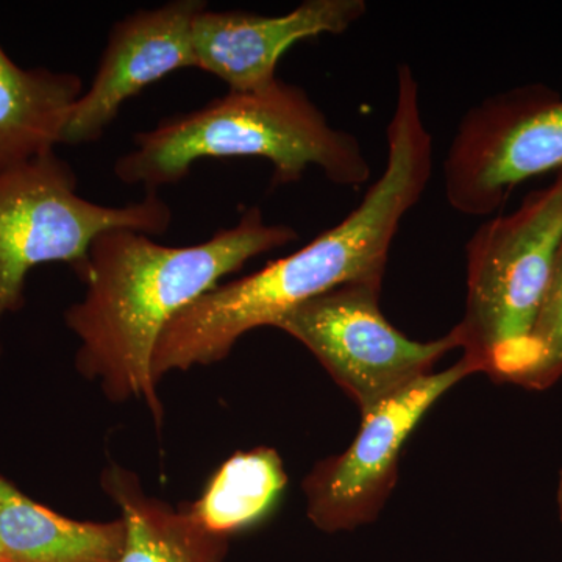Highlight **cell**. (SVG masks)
<instances>
[{
  "instance_id": "1",
  "label": "cell",
  "mask_w": 562,
  "mask_h": 562,
  "mask_svg": "<svg viewBox=\"0 0 562 562\" xmlns=\"http://www.w3.org/2000/svg\"><path fill=\"white\" fill-rule=\"evenodd\" d=\"M386 140L382 176L349 216L294 254L217 284L169 321L151 358L155 382L225 360L244 335L273 327L284 313L316 295L355 281H383L403 217L419 203L432 172V139L408 65L397 68Z\"/></svg>"
},
{
  "instance_id": "2",
  "label": "cell",
  "mask_w": 562,
  "mask_h": 562,
  "mask_svg": "<svg viewBox=\"0 0 562 562\" xmlns=\"http://www.w3.org/2000/svg\"><path fill=\"white\" fill-rule=\"evenodd\" d=\"M297 239L290 225L268 224L260 206L194 246H162L128 228L102 233L91 246L83 299L65 312L79 339L77 371L99 382L111 402L143 401L161 427L151 358L166 325L254 258Z\"/></svg>"
},
{
  "instance_id": "3",
  "label": "cell",
  "mask_w": 562,
  "mask_h": 562,
  "mask_svg": "<svg viewBox=\"0 0 562 562\" xmlns=\"http://www.w3.org/2000/svg\"><path fill=\"white\" fill-rule=\"evenodd\" d=\"M133 144L114 162V176L149 192L180 183L198 161L224 158H265L272 166V188L299 183L310 168L349 188L372 173L360 139L333 127L303 88L281 79L165 117L135 133Z\"/></svg>"
},
{
  "instance_id": "4",
  "label": "cell",
  "mask_w": 562,
  "mask_h": 562,
  "mask_svg": "<svg viewBox=\"0 0 562 562\" xmlns=\"http://www.w3.org/2000/svg\"><path fill=\"white\" fill-rule=\"evenodd\" d=\"M562 239V169L513 213L483 222L465 244L468 301L453 328L476 373L519 384Z\"/></svg>"
},
{
  "instance_id": "5",
  "label": "cell",
  "mask_w": 562,
  "mask_h": 562,
  "mask_svg": "<svg viewBox=\"0 0 562 562\" xmlns=\"http://www.w3.org/2000/svg\"><path fill=\"white\" fill-rule=\"evenodd\" d=\"M172 209L158 192L139 202L102 205L79 194V177L57 150L0 176V325L20 312L25 283L36 266L63 262L85 283L92 243L102 233L128 228L162 235ZM2 358V342H0Z\"/></svg>"
},
{
  "instance_id": "6",
  "label": "cell",
  "mask_w": 562,
  "mask_h": 562,
  "mask_svg": "<svg viewBox=\"0 0 562 562\" xmlns=\"http://www.w3.org/2000/svg\"><path fill=\"white\" fill-rule=\"evenodd\" d=\"M383 281H355L284 313L273 327L303 344L357 403L361 416L432 373L458 349L453 331L435 341H413L380 310Z\"/></svg>"
},
{
  "instance_id": "7",
  "label": "cell",
  "mask_w": 562,
  "mask_h": 562,
  "mask_svg": "<svg viewBox=\"0 0 562 562\" xmlns=\"http://www.w3.org/2000/svg\"><path fill=\"white\" fill-rule=\"evenodd\" d=\"M561 169L562 95L524 85L461 117L443 160V190L458 213L490 216L524 181Z\"/></svg>"
},
{
  "instance_id": "8",
  "label": "cell",
  "mask_w": 562,
  "mask_h": 562,
  "mask_svg": "<svg viewBox=\"0 0 562 562\" xmlns=\"http://www.w3.org/2000/svg\"><path fill=\"white\" fill-rule=\"evenodd\" d=\"M476 373L461 358L452 368L432 372L361 416L357 438L336 457L314 465L303 480L306 514L325 532L357 530L373 522L398 476L403 447L417 425L447 391Z\"/></svg>"
},
{
  "instance_id": "9",
  "label": "cell",
  "mask_w": 562,
  "mask_h": 562,
  "mask_svg": "<svg viewBox=\"0 0 562 562\" xmlns=\"http://www.w3.org/2000/svg\"><path fill=\"white\" fill-rule=\"evenodd\" d=\"M206 9L203 0H171L114 22L101 61L63 131L65 146L102 138L124 103L180 69H199L192 22Z\"/></svg>"
},
{
  "instance_id": "10",
  "label": "cell",
  "mask_w": 562,
  "mask_h": 562,
  "mask_svg": "<svg viewBox=\"0 0 562 562\" xmlns=\"http://www.w3.org/2000/svg\"><path fill=\"white\" fill-rule=\"evenodd\" d=\"M366 11L364 0H305L280 16L206 7L192 22V47L199 69L225 81L228 91L262 90L279 79L277 66L295 43L342 35Z\"/></svg>"
},
{
  "instance_id": "11",
  "label": "cell",
  "mask_w": 562,
  "mask_h": 562,
  "mask_svg": "<svg viewBox=\"0 0 562 562\" xmlns=\"http://www.w3.org/2000/svg\"><path fill=\"white\" fill-rule=\"evenodd\" d=\"M83 91L77 74L22 68L0 46V176L60 146Z\"/></svg>"
},
{
  "instance_id": "12",
  "label": "cell",
  "mask_w": 562,
  "mask_h": 562,
  "mask_svg": "<svg viewBox=\"0 0 562 562\" xmlns=\"http://www.w3.org/2000/svg\"><path fill=\"white\" fill-rule=\"evenodd\" d=\"M101 486L124 524L121 562H225L231 539L206 530L183 506L147 495L135 472L111 462Z\"/></svg>"
},
{
  "instance_id": "13",
  "label": "cell",
  "mask_w": 562,
  "mask_h": 562,
  "mask_svg": "<svg viewBox=\"0 0 562 562\" xmlns=\"http://www.w3.org/2000/svg\"><path fill=\"white\" fill-rule=\"evenodd\" d=\"M0 543L5 562H121L124 524L69 519L0 475Z\"/></svg>"
},
{
  "instance_id": "14",
  "label": "cell",
  "mask_w": 562,
  "mask_h": 562,
  "mask_svg": "<svg viewBox=\"0 0 562 562\" xmlns=\"http://www.w3.org/2000/svg\"><path fill=\"white\" fill-rule=\"evenodd\" d=\"M286 486L279 452L257 447L228 458L211 476L201 497L183 508L206 530L231 539L268 519Z\"/></svg>"
},
{
  "instance_id": "15",
  "label": "cell",
  "mask_w": 562,
  "mask_h": 562,
  "mask_svg": "<svg viewBox=\"0 0 562 562\" xmlns=\"http://www.w3.org/2000/svg\"><path fill=\"white\" fill-rule=\"evenodd\" d=\"M562 379V239L552 277L531 338V364L520 380L527 390L542 391Z\"/></svg>"
},
{
  "instance_id": "16",
  "label": "cell",
  "mask_w": 562,
  "mask_h": 562,
  "mask_svg": "<svg viewBox=\"0 0 562 562\" xmlns=\"http://www.w3.org/2000/svg\"><path fill=\"white\" fill-rule=\"evenodd\" d=\"M558 512L562 520V471L560 473V483H558Z\"/></svg>"
},
{
  "instance_id": "17",
  "label": "cell",
  "mask_w": 562,
  "mask_h": 562,
  "mask_svg": "<svg viewBox=\"0 0 562 562\" xmlns=\"http://www.w3.org/2000/svg\"><path fill=\"white\" fill-rule=\"evenodd\" d=\"M0 562H5V557H3L2 543H0Z\"/></svg>"
}]
</instances>
